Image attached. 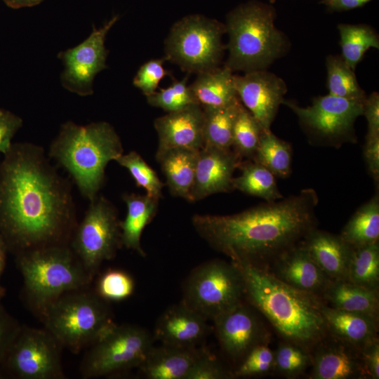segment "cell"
Listing matches in <instances>:
<instances>
[{
  "label": "cell",
  "instance_id": "obj_1",
  "mask_svg": "<svg viewBox=\"0 0 379 379\" xmlns=\"http://www.w3.org/2000/svg\"><path fill=\"white\" fill-rule=\"evenodd\" d=\"M77 225L69 181L44 149L13 143L0 162V234L16 255L69 244Z\"/></svg>",
  "mask_w": 379,
  "mask_h": 379
},
{
  "label": "cell",
  "instance_id": "obj_2",
  "mask_svg": "<svg viewBox=\"0 0 379 379\" xmlns=\"http://www.w3.org/2000/svg\"><path fill=\"white\" fill-rule=\"evenodd\" d=\"M318 202L316 191L307 188L232 215L197 214L192 222L200 237L232 262L267 267L316 228Z\"/></svg>",
  "mask_w": 379,
  "mask_h": 379
},
{
  "label": "cell",
  "instance_id": "obj_3",
  "mask_svg": "<svg viewBox=\"0 0 379 379\" xmlns=\"http://www.w3.org/2000/svg\"><path fill=\"white\" fill-rule=\"evenodd\" d=\"M234 264L242 272L249 302L287 342L307 350L326 337L324 304L320 296L281 281L266 267Z\"/></svg>",
  "mask_w": 379,
  "mask_h": 379
},
{
  "label": "cell",
  "instance_id": "obj_4",
  "mask_svg": "<svg viewBox=\"0 0 379 379\" xmlns=\"http://www.w3.org/2000/svg\"><path fill=\"white\" fill-rule=\"evenodd\" d=\"M124 154L121 139L106 121L78 125L64 123L48 153L71 177L83 197L95 199L103 185L108 163Z\"/></svg>",
  "mask_w": 379,
  "mask_h": 379
},
{
  "label": "cell",
  "instance_id": "obj_5",
  "mask_svg": "<svg viewBox=\"0 0 379 379\" xmlns=\"http://www.w3.org/2000/svg\"><path fill=\"white\" fill-rule=\"evenodd\" d=\"M273 6L260 1L242 4L231 11L225 25L228 58L232 72L265 69L286 53L288 41L274 25Z\"/></svg>",
  "mask_w": 379,
  "mask_h": 379
},
{
  "label": "cell",
  "instance_id": "obj_6",
  "mask_svg": "<svg viewBox=\"0 0 379 379\" xmlns=\"http://www.w3.org/2000/svg\"><path fill=\"white\" fill-rule=\"evenodd\" d=\"M17 263L25 293L39 314L61 295L85 288L92 279L69 244L22 252Z\"/></svg>",
  "mask_w": 379,
  "mask_h": 379
},
{
  "label": "cell",
  "instance_id": "obj_7",
  "mask_svg": "<svg viewBox=\"0 0 379 379\" xmlns=\"http://www.w3.org/2000/svg\"><path fill=\"white\" fill-rule=\"evenodd\" d=\"M40 315L59 344L75 353L91 345L114 324L103 301L85 288L61 295Z\"/></svg>",
  "mask_w": 379,
  "mask_h": 379
},
{
  "label": "cell",
  "instance_id": "obj_8",
  "mask_svg": "<svg viewBox=\"0 0 379 379\" xmlns=\"http://www.w3.org/2000/svg\"><path fill=\"white\" fill-rule=\"evenodd\" d=\"M226 32L222 22L201 15H190L177 21L165 40V58L182 71L200 74L219 67Z\"/></svg>",
  "mask_w": 379,
  "mask_h": 379
},
{
  "label": "cell",
  "instance_id": "obj_9",
  "mask_svg": "<svg viewBox=\"0 0 379 379\" xmlns=\"http://www.w3.org/2000/svg\"><path fill=\"white\" fill-rule=\"evenodd\" d=\"M245 295L242 272L234 262L211 260L197 267L186 281L183 303L212 320L241 303Z\"/></svg>",
  "mask_w": 379,
  "mask_h": 379
},
{
  "label": "cell",
  "instance_id": "obj_10",
  "mask_svg": "<svg viewBox=\"0 0 379 379\" xmlns=\"http://www.w3.org/2000/svg\"><path fill=\"white\" fill-rule=\"evenodd\" d=\"M152 347V337L145 329L114 323L84 355L81 376L97 378L140 366Z\"/></svg>",
  "mask_w": 379,
  "mask_h": 379
},
{
  "label": "cell",
  "instance_id": "obj_11",
  "mask_svg": "<svg viewBox=\"0 0 379 379\" xmlns=\"http://www.w3.org/2000/svg\"><path fill=\"white\" fill-rule=\"evenodd\" d=\"M121 234L116 208L105 197L98 195L76 225L69 246L93 278L102 262L112 259L122 246Z\"/></svg>",
  "mask_w": 379,
  "mask_h": 379
},
{
  "label": "cell",
  "instance_id": "obj_12",
  "mask_svg": "<svg viewBox=\"0 0 379 379\" xmlns=\"http://www.w3.org/2000/svg\"><path fill=\"white\" fill-rule=\"evenodd\" d=\"M283 103L296 114L309 139L315 145L338 147L345 142H356L354 124L363 114V103L330 94L315 98L306 107L291 101Z\"/></svg>",
  "mask_w": 379,
  "mask_h": 379
},
{
  "label": "cell",
  "instance_id": "obj_13",
  "mask_svg": "<svg viewBox=\"0 0 379 379\" xmlns=\"http://www.w3.org/2000/svg\"><path fill=\"white\" fill-rule=\"evenodd\" d=\"M59 343L46 329L21 326L0 368L13 378L60 379L65 375Z\"/></svg>",
  "mask_w": 379,
  "mask_h": 379
},
{
  "label": "cell",
  "instance_id": "obj_14",
  "mask_svg": "<svg viewBox=\"0 0 379 379\" xmlns=\"http://www.w3.org/2000/svg\"><path fill=\"white\" fill-rule=\"evenodd\" d=\"M118 19L115 15L102 27H93L86 39L58 54L65 67L60 77L64 88L81 96L93 93L95 77L106 68V36Z\"/></svg>",
  "mask_w": 379,
  "mask_h": 379
},
{
  "label": "cell",
  "instance_id": "obj_15",
  "mask_svg": "<svg viewBox=\"0 0 379 379\" xmlns=\"http://www.w3.org/2000/svg\"><path fill=\"white\" fill-rule=\"evenodd\" d=\"M234 86L242 105L263 130H270L287 88L284 80L265 69L234 75Z\"/></svg>",
  "mask_w": 379,
  "mask_h": 379
},
{
  "label": "cell",
  "instance_id": "obj_16",
  "mask_svg": "<svg viewBox=\"0 0 379 379\" xmlns=\"http://www.w3.org/2000/svg\"><path fill=\"white\" fill-rule=\"evenodd\" d=\"M241 159L231 149L204 146L199 151L190 201L233 190V173Z\"/></svg>",
  "mask_w": 379,
  "mask_h": 379
},
{
  "label": "cell",
  "instance_id": "obj_17",
  "mask_svg": "<svg viewBox=\"0 0 379 379\" xmlns=\"http://www.w3.org/2000/svg\"><path fill=\"white\" fill-rule=\"evenodd\" d=\"M204 109L198 103L156 119L154 128L159 137L157 153L171 148L201 149L204 145Z\"/></svg>",
  "mask_w": 379,
  "mask_h": 379
},
{
  "label": "cell",
  "instance_id": "obj_18",
  "mask_svg": "<svg viewBox=\"0 0 379 379\" xmlns=\"http://www.w3.org/2000/svg\"><path fill=\"white\" fill-rule=\"evenodd\" d=\"M222 349L231 357L246 355L260 343L261 327L253 312L241 303L213 319Z\"/></svg>",
  "mask_w": 379,
  "mask_h": 379
},
{
  "label": "cell",
  "instance_id": "obj_19",
  "mask_svg": "<svg viewBox=\"0 0 379 379\" xmlns=\"http://www.w3.org/2000/svg\"><path fill=\"white\" fill-rule=\"evenodd\" d=\"M315 347L312 360V378L350 379L368 376L363 363L361 350L335 338L322 339Z\"/></svg>",
  "mask_w": 379,
  "mask_h": 379
},
{
  "label": "cell",
  "instance_id": "obj_20",
  "mask_svg": "<svg viewBox=\"0 0 379 379\" xmlns=\"http://www.w3.org/2000/svg\"><path fill=\"white\" fill-rule=\"evenodd\" d=\"M270 265L272 270H268L281 281L319 296L331 281L300 244Z\"/></svg>",
  "mask_w": 379,
  "mask_h": 379
},
{
  "label": "cell",
  "instance_id": "obj_21",
  "mask_svg": "<svg viewBox=\"0 0 379 379\" xmlns=\"http://www.w3.org/2000/svg\"><path fill=\"white\" fill-rule=\"evenodd\" d=\"M206 319L184 303L168 308L157 321L155 336L163 345L195 347L208 333Z\"/></svg>",
  "mask_w": 379,
  "mask_h": 379
},
{
  "label": "cell",
  "instance_id": "obj_22",
  "mask_svg": "<svg viewBox=\"0 0 379 379\" xmlns=\"http://www.w3.org/2000/svg\"><path fill=\"white\" fill-rule=\"evenodd\" d=\"M300 244L331 281L346 280L351 246L340 235L314 228Z\"/></svg>",
  "mask_w": 379,
  "mask_h": 379
},
{
  "label": "cell",
  "instance_id": "obj_23",
  "mask_svg": "<svg viewBox=\"0 0 379 379\" xmlns=\"http://www.w3.org/2000/svg\"><path fill=\"white\" fill-rule=\"evenodd\" d=\"M322 313L327 331L333 337L359 350L376 338L378 317L336 309L325 304Z\"/></svg>",
  "mask_w": 379,
  "mask_h": 379
},
{
  "label": "cell",
  "instance_id": "obj_24",
  "mask_svg": "<svg viewBox=\"0 0 379 379\" xmlns=\"http://www.w3.org/2000/svg\"><path fill=\"white\" fill-rule=\"evenodd\" d=\"M202 352L195 347H152L140 367L149 379H185Z\"/></svg>",
  "mask_w": 379,
  "mask_h": 379
},
{
  "label": "cell",
  "instance_id": "obj_25",
  "mask_svg": "<svg viewBox=\"0 0 379 379\" xmlns=\"http://www.w3.org/2000/svg\"><path fill=\"white\" fill-rule=\"evenodd\" d=\"M199 150L171 148L156 154L171 194L189 201Z\"/></svg>",
  "mask_w": 379,
  "mask_h": 379
},
{
  "label": "cell",
  "instance_id": "obj_26",
  "mask_svg": "<svg viewBox=\"0 0 379 379\" xmlns=\"http://www.w3.org/2000/svg\"><path fill=\"white\" fill-rule=\"evenodd\" d=\"M234 77L233 72L224 65L198 74L190 87L202 107L225 106L239 98Z\"/></svg>",
  "mask_w": 379,
  "mask_h": 379
},
{
  "label": "cell",
  "instance_id": "obj_27",
  "mask_svg": "<svg viewBox=\"0 0 379 379\" xmlns=\"http://www.w3.org/2000/svg\"><path fill=\"white\" fill-rule=\"evenodd\" d=\"M321 295L332 307L378 317V289L367 288L346 280H338L331 281Z\"/></svg>",
  "mask_w": 379,
  "mask_h": 379
},
{
  "label": "cell",
  "instance_id": "obj_28",
  "mask_svg": "<svg viewBox=\"0 0 379 379\" xmlns=\"http://www.w3.org/2000/svg\"><path fill=\"white\" fill-rule=\"evenodd\" d=\"M123 200L126 204L127 213L125 219L120 222L121 244L145 256L140 237L142 230L156 213L158 200L147 194L134 193L124 194Z\"/></svg>",
  "mask_w": 379,
  "mask_h": 379
},
{
  "label": "cell",
  "instance_id": "obj_29",
  "mask_svg": "<svg viewBox=\"0 0 379 379\" xmlns=\"http://www.w3.org/2000/svg\"><path fill=\"white\" fill-rule=\"evenodd\" d=\"M242 105L239 98L222 107H202L204 145L231 149L234 123Z\"/></svg>",
  "mask_w": 379,
  "mask_h": 379
},
{
  "label": "cell",
  "instance_id": "obj_30",
  "mask_svg": "<svg viewBox=\"0 0 379 379\" xmlns=\"http://www.w3.org/2000/svg\"><path fill=\"white\" fill-rule=\"evenodd\" d=\"M340 236L350 246H364L379 240V196L375 194L351 217Z\"/></svg>",
  "mask_w": 379,
  "mask_h": 379
},
{
  "label": "cell",
  "instance_id": "obj_31",
  "mask_svg": "<svg viewBox=\"0 0 379 379\" xmlns=\"http://www.w3.org/2000/svg\"><path fill=\"white\" fill-rule=\"evenodd\" d=\"M241 173L232 179L233 190L258 197L267 202L283 198L279 192L275 175L266 167L254 161L239 164Z\"/></svg>",
  "mask_w": 379,
  "mask_h": 379
},
{
  "label": "cell",
  "instance_id": "obj_32",
  "mask_svg": "<svg viewBox=\"0 0 379 379\" xmlns=\"http://www.w3.org/2000/svg\"><path fill=\"white\" fill-rule=\"evenodd\" d=\"M346 281L367 288H378V242L351 246Z\"/></svg>",
  "mask_w": 379,
  "mask_h": 379
},
{
  "label": "cell",
  "instance_id": "obj_33",
  "mask_svg": "<svg viewBox=\"0 0 379 379\" xmlns=\"http://www.w3.org/2000/svg\"><path fill=\"white\" fill-rule=\"evenodd\" d=\"M253 161L266 167L275 176L287 178L291 172V146L270 129L263 130Z\"/></svg>",
  "mask_w": 379,
  "mask_h": 379
},
{
  "label": "cell",
  "instance_id": "obj_34",
  "mask_svg": "<svg viewBox=\"0 0 379 379\" xmlns=\"http://www.w3.org/2000/svg\"><path fill=\"white\" fill-rule=\"evenodd\" d=\"M341 57L353 69L362 60L370 48H379V38L376 32L366 25L339 24Z\"/></svg>",
  "mask_w": 379,
  "mask_h": 379
},
{
  "label": "cell",
  "instance_id": "obj_35",
  "mask_svg": "<svg viewBox=\"0 0 379 379\" xmlns=\"http://www.w3.org/2000/svg\"><path fill=\"white\" fill-rule=\"evenodd\" d=\"M326 66L328 94L364 103L365 92L359 85L354 70L341 55H328Z\"/></svg>",
  "mask_w": 379,
  "mask_h": 379
},
{
  "label": "cell",
  "instance_id": "obj_36",
  "mask_svg": "<svg viewBox=\"0 0 379 379\" xmlns=\"http://www.w3.org/2000/svg\"><path fill=\"white\" fill-rule=\"evenodd\" d=\"M262 131L258 121L242 105L234 123L232 145L241 159L245 157L253 160Z\"/></svg>",
  "mask_w": 379,
  "mask_h": 379
},
{
  "label": "cell",
  "instance_id": "obj_37",
  "mask_svg": "<svg viewBox=\"0 0 379 379\" xmlns=\"http://www.w3.org/2000/svg\"><path fill=\"white\" fill-rule=\"evenodd\" d=\"M115 161L129 171L137 186L143 187L147 195L159 201L164 185L138 153L131 151L126 154H122Z\"/></svg>",
  "mask_w": 379,
  "mask_h": 379
},
{
  "label": "cell",
  "instance_id": "obj_38",
  "mask_svg": "<svg viewBox=\"0 0 379 379\" xmlns=\"http://www.w3.org/2000/svg\"><path fill=\"white\" fill-rule=\"evenodd\" d=\"M187 78L177 81L166 88L146 96L149 105L161 108L167 112H176L187 106L198 103L190 86L187 84Z\"/></svg>",
  "mask_w": 379,
  "mask_h": 379
},
{
  "label": "cell",
  "instance_id": "obj_39",
  "mask_svg": "<svg viewBox=\"0 0 379 379\" xmlns=\"http://www.w3.org/2000/svg\"><path fill=\"white\" fill-rule=\"evenodd\" d=\"M312 362L307 350L291 343L281 344L274 353V369L286 377L302 373Z\"/></svg>",
  "mask_w": 379,
  "mask_h": 379
},
{
  "label": "cell",
  "instance_id": "obj_40",
  "mask_svg": "<svg viewBox=\"0 0 379 379\" xmlns=\"http://www.w3.org/2000/svg\"><path fill=\"white\" fill-rule=\"evenodd\" d=\"M274 353L265 344L260 343L246 354L245 359L234 376L247 377L265 374L274 369Z\"/></svg>",
  "mask_w": 379,
  "mask_h": 379
},
{
  "label": "cell",
  "instance_id": "obj_41",
  "mask_svg": "<svg viewBox=\"0 0 379 379\" xmlns=\"http://www.w3.org/2000/svg\"><path fill=\"white\" fill-rule=\"evenodd\" d=\"M134 282L126 273L119 270H110L99 280L98 293L103 299L121 300L133 292Z\"/></svg>",
  "mask_w": 379,
  "mask_h": 379
},
{
  "label": "cell",
  "instance_id": "obj_42",
  "mask_svg": "<svg viewBox=\"0 0 379 379\" xmlns=\"http://www.w3.org/2000/svg\"><path fill=\"white\" fill-rule=\"evenodd\" d=\"M166 58L153 59L144 63L133 78V85L147 96L156 91L160 81L168 74L164 67Z\"/></svg>",
  "mask_w": 379,
  "mask_h": 379
},
{
  "label": "cell",
  "instance_id": "obj_43",
  "mask_svg": "<svg viewBox=\"0 0 379 379\" xmlns=\"http://www.w3.org/2000/svg\"><path fill=\"white\" fill-rule=\"evenodd\" d=\"M229 373L214 357L203 352L195 361L185 379H223Z\"/></svg>",
  "mask_w": 379,
  "mask_h": 379
},
{
  "label": "cell",
  "instance_id": "obj_44",
  "mask_svg": "<svg viewBox=\"0 0 379 379\" xmlns=\"http://www.w3.org/2000/svg\"><path fill=\"white\" fill-rule=\"evenodd\" d=\"M22 125V119L13 112L0 109V152L5 154L11 147L12 139Z\"/></svg>",
  "mask_w": 379,
  "mask_h": 379
},
{
  "label": "cell",
  "instance_id": "obj_45",
  "mask_svg": "<svg viewBox=\"0 0 379 379\" xmlns=\"http://www.w3.org/2000/svg\"><path fill=\"white\" fill-rule=\"evenodd\" d=\"M21 326L3 307L0 302V368Z\"/></svg>",
  "mask_w": 379,
  "mask_h": 379
},
{
  "label": "cell",
  "instance_id": "obj_46",
  "mask_svg": "<svg viewBox=\"0 0 379 379\" xmlns=\"http://www.w3.org/2000/svg\"><path fill=\"white\" fill-rule=\"evenodd\" d=\"M364 157L368 170L375 182L379 180V135H366Z\"/></svg>",
  "mask_w": 379,
  "mask_h": 379
},
{
  "label": "cell",
  "instance_id": "obj_47",
  "mask_svg": "<svg viewBox=\"0 0 379 379\" xmlns=\"http://www.w3.org/2000/svg\"><path fill=\"white\" fill-rule=\"evenodd\" d=\"M361 354L368 376L371 378H379V342L374 338L361 349Z\"/></svg>",
  "mask_w": 379,
  "mask_h": 379
},
{
  "label": "cell",
  "instance_id": "obj_48",
  "mask_svg": "<svg viewBox=\"0 0 379 379\" xmlns=\"http://www.w3.org/2000/svg\"><path fill=\"white\" fill-rule=\"evenodd\" d=\"M368 123L366 135H379V95L372 93L363 103V114Z\"/></svg>",
  "mask_w": 379,
  "mask_h": 379
},
{
  "label": "cell",
  "instance_id": "obj_49",
  "mask_svg": "<svg viewBox=\"0 0 379 379\" xmlns=\"http://www.w3.org/2000/svg\"><path fill=\"white\" fill-rule=\"evenodd\" d=\"M371 0H322L321 2L333 11H344L363 6Z\"/></svg>",
  "mask_w": 379,
  "mask_h": 379
},
{
  "label": "cell",
  "instance_id": "obj_50",
  "mask_svg": "<svg viewBox=\"0 0 379 379\" xmlns=\"http://www.w3.org/2000/svg\"><path fill=\"white\" fill-rule=\"evenodd\" d=\"M8 6L12 8H21L24 7L34 6L43 0H2Z\"/></svg>",
  "mask_w": 379,
  "mask_h": 379
},
{
  "label": "cell",
  "instance_id": "obj_51",
  "mask_svg": "<svg viewBox=\"0 0 379 379\" xmlns=\"http://www.w3.org/2000/svg\"><path fill=\"white\" fill-rule=\"evenodd\" d=\"M8 249L6 243L0 234V257L6 256V253Z\"/></svg>",
  "mask_w": 379,
  "mask_h": 379
},
{
  "label": "cell",
  "instance_id": "obj_52",
  "mask_svg": "<svg viewBox=\"0 0 379 379\" xmlns=\"http://www.w3.org/2000/svg\"><path fill=\"white\" fill-rule=\"evenodd\" d=\"M6 263V256L0 257V277L4 271Z\"/></svg>",
  "mask_w": 379,
  "mask_h": 379
},
{
  "label": "cell",
  "instance_id": "obj_53",
  "mask_svg": "<svg viewBox=\"0 0 379 379\" xmlns=\"http://www.w3.org/2000/svg\"><path fill=\"white\" fill-rule=\"evenodd\" d=\"M4 289L3 287L0 285V302H1V298H2L3 296H4Z\"/></svg>",
  "mask_w": 379,
  "mask_h": 379
},
{
  "label": "cell",
  "instance_id": "obj_54",
  "mask_svg": "<svg viewBox=\"0 0 379 379\" xmlns=\"http://www.w3.org/2000/svg\"><path fill=\"white\" fill-rule=\"evenodd\" d=\"M270 3L273 4L276 1V0H268Z\"/></svg>",
  "mask_w": 379,
  "mask_h": 379
}]
</instances>
